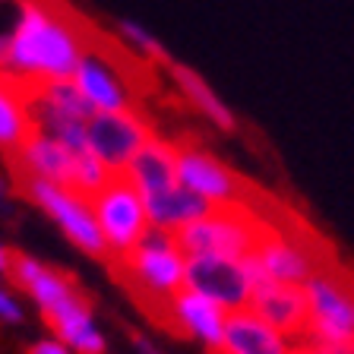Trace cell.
Masks as SVG:
<instances>
[{
  "label": "cell",
  "mask_w": 354,
  "mask_h": 354,
  "mask_svg": "<svg viewBox=\"0 0 354 354\" xmlns=\"http://www.w3.org/2000/svg\"><path fill=\"white\" fill-rule=\"evenodd\" d=\"M351 342H354V339H351Z\"/></svg>",
  "instance_id": "cell-33"
},
{
  "label": "cell",
  "mask_w": 354,
  "mask_h": 354,
  "mask_svg": "<svg viewBox=\"0 0 354 354\" xmlns=\"http://www.w3.org/2000/svg\"><path fill=\"white\" fill-rule=\"evenodd\" d=\"M32 133H35L32 88L0 73V152L10 158Z\"/></svg>",
  "instance_id": "cell-20"
},
{
  "label": "cell",
  "mask_w": 354,
  "mask_h": 354,
  "mask_svg": "<svg viewBox=\"0 0 354 354\" xmlns=\"http://www.w3.org/2000/svg\"><path fill=\"white\" fill-rule=\"evenodd\" d=\"M32 111H35V127L51 133L54 140L70 146L73 152H88V118L92 108L80 95L73 80H57L48 86L32 88Z\"/></svg>",
  "instance_id": "cell-8"
},
{
  "label": "cell",
  "mask_w": 354,
  "mask_h": 354,
  "mask_svg": "<svg viewBox=\"0 0 354 354\" xmlns=\"http://www.w3.org/2000/svg\"><path fill=\"white\" fill-rule=\"evenodd\" d=\"M307 291V332L304 342L329 345L354 339V281L335 269H319L304 281Z\"/></svg>",
  "instance_id": "cell-6"
},
{
  "label": "cell",
  "mask_w": 354,
  "mask_h": 354,
  "mask_svg": "<svg viewBox=\"0 0 354 354\" xmlns=\"http://www.w3.org/2000/svg\"><path fill=\"white\" fill-rule=\"evenodd\" d=\"M26 354H76V351L66 345V342H60L57 335H51V332H48V335H41V339L32 342Z\"/></svg>",
  "instance_id": "cell-26"
},
{
  "label": "cell",
  "mask_w": 354,
  "mask_h": 354,
  "mask_svg": "<svg viewBox=\"0 0 354 354\" xmlns=\"http://www.w3.org/2000/svg\"><path fill=\"white\" fill-rule=\"evenodd\" d=\"M124 174L130 177V184L142 196H152V193H162L168 187H174L177 184V142L155 133L152 140L133 155V162L127 165Z\"/></svg>",
  "instance_id": "cell-19"
},
{
  "label": "cell",
  "mask_w": 354,
  "mask_h": 354,
  "mask_svg": "<svg viewBox=\"0 0 354 354\" xmlns=\"http://www.w3.org/2000/svg\"><path fill=\"white\" fill-rule=\"evenodd\" d=\"M0 3H19V0H0Z\"/></svg>",
  "instance_id": "cell-32"
},
{
  "label": "cell",
  "mask_w": 354,
  "mask_h": 354,
  "mask_svg": "<svg viewBox=\"0 0 354 354\" xmlns=\"http://www.w3.org/2000/svg\"><path fill=\"white\" fill-rule=\"evenodd\" d=\"M88 152L102 158L114 174H124L133 155L140 152L155 136L149 118L140 108L108 111V114H92L88 118Z\"/></svg>",
  "instance_id": "cell-10"
},
{
  "label": "cell",
  "mask_w": 354,
  "mask_h": 354,
  "mask_svg": "<svg viewBox=\"0 0 354 354\" xmlns=\"http://www.w3.org/2000/svg\"><path fill=\"white\" fill-rule=\"evenodd\" d=\"M323 354H354V342H329V345H319Z\"/></svg>",
  "instance_id": "cell-27"
},
{
  "label": "cell",
  "mask_w": 354,
  "mask_h": 354,
  "mask_svg": "<svg viewBox=\"0 0 354 354\" xmlns=\"http://www.w3.org/2000/svg\"><path fill=\"white\" fill-rule=\"evenodd\" d=\"M88 199H92V209H95L98 231L108 243V257H127L152 231L146 199L130 184L127 174H111L108 184L102 190H95Z\"/></svg>",
  "instance_id": "cell-5"
},
{
  "label": "cell",
  "mask_w": 354,
  "mask_h": 354,
  "mask_svg": "<svg viewBox=\"0 0 354 354\" xmlns=\"http://www.w3.org/2000/svg\"><path fill=\"white\" fill-rule=\"evenodd\" d=\"M177 180L199 199H206L209 206H237L243 203V180L237 177L234 168L215 158L209 149L203 146H177Z\"/></svg>",
  "instance_id": "cell-11"
},
{
  "label": "cell",
  "mask_w": 354,
  "mask_h": 354,
  "mask_svg": "<svg viewBox=\"0 0 354 354\" xmlns=\"http://www.w3.org/2000/svg\"><path fill=\"white\" fill-rule=\"evenodd\" d=\"M250 259H253V266H257L259 281L269 279V281L304 285V281H310V275L323 269L317 253L310 250L307 243L285 234V231H272V228L263 231V237H259L257 250L250 253Z\"/></svg>",
  "instance_id": "cell-12"
},
{
  "label": "cell",
  "mask_w": 354,
  "mask_h": 354,
  "mask_svg": "<svg viewBox=\"0 0 354 354\" xmlns=\"http://www.w3.org/2000/svg\"><path fill=\"white\" fill-rule=\"evenodd\" d=\"M263 231V221L243 203H237V206L209 209L206 215L177 231V241L187 257H250Z\"/></svg>",
  "instance_id": "cell-3"
},
{
  "label": "cell",
  "mask_w": 354,
  "mask_h": 354,
  "mask_svg": "<svg viewBox=\"0 0 354 354\" xmlns=\"http://www.w3.org/2000/svg\"><path fill=\"white\" fill-rule=\"evenodd\" d=\"M250 307L295 342L304 339V332H307V291H304V285L263 279L257 285Z\"/></svg>",
  "instance_id": "cell-17"
},
{
  "label": "cell",
  "mask_w": 354,
  "mask_h": 354,
  "mask_svg": "<svg viewBox=\"0 0 354 354\" xmlns=\"http://www.w3.org/2000/svg\"><path fill=\"white\" fill-rule=\"evenodd\" d=\"M10 266H13V250H10L7 243L0 241V275H7Z\"/></svg>",
  "instance_id": "cell-29"
},
{
  "label": "cell",
  "mask_w": 354,
  "mask_h": 354,
  "mask_svg": "<svg viewBox=\"0 0 354 354\" xmlns=\"http://www.w3.org/2000/svg\"><path fill=\"white\" fill-rule=\"evenodd\" d=\"M22 193L32 206H38L48 218L60 228V234L73 243L86 257L102 259L108 257V243L95 221V209L86 193L66 184H51V180H22Z\"/></svg>",
  "instance_id": "cell-4"
},
{
  "label": "cell",
  "mask_w": 354,
  "mask_h": 354,
  "mask_svg": "<svg viewBox=\"0 0 354 354\" xmlns=\"http://www.w3.org/2000/svg\"><path fill=\"white\" fill-rule=\"evenodd\" d=\"M7 35L10 64L3 76H13L26 88L70 80L92 44L80 19L51 0H19Z\"/></svg>",
  "instance_id": "cell-1"
},
{
  "label": "cell",
  "mask_w": 354,
  "mask_h": 354,
  "mask_svg": "<svg viewBox=\"0 0 354 354\" xmlns=\"http://www.w3.org/2000/svg\"><path fill=\"white\" fill-rule=\"evenodd\" d=\"M10 187H13V184H10V177L3 174V171H0V203H3V199L10 196Z\"/></svg>",
  "instance_id": "cell-31"
},
{
  "label": "cell",
  "mask_w": 354,
  "mask_h": 354,
  "mask_svg": "<svg viewBox=\"0 0 354 354\" xmlns=\"http://www.w3.org/2000/svg\"><path fill=\"white\" fill-rule=\"evenodd\" d=\"M142 199H146L152 228L171 231V234H177L180 228H187L190 221H196L199 215H206L212 209L206 199H199L196 193H190L180 180L174 187H168V190L152 193V196H142Z\"/></svg>",
  "instance_id": "cell-22"
},
{
  "label": "cell",
  "mask_w": 354,
  "mask_h": 354,
  "mask_svg": "<svg viewBox=\"0 0 354 354\" xmlns=\"http://www.w3.org/2000/svg\"><path fill=\"white\" fill-rule=\"evenodd\" d=\"M295 339L275 329L253 307L231 310L221 342L212 354H291Z\"/></svg>",
  "instance_id": "cell-16"
},
{
  "label": "cell",
  "mask_w": 354,
  "mask_h": 354,
  "mask_svg": "<svg viewBox=\"0 0 354 354\" xmlns=\"http://www.w3.org/2000/svg\"><path fill=\"white\" fill-rule=\"evenodd\" d=\"M291 354H323L317 345H310V342H295V348H291Z\"/></svg>",
  "instance_id": "cell-30"
},
{
  "label": "cell",
  "mask_w": 354,
  "mask_h": 354,
  "mask_svg": "<svg viewBox=\"0 0 354 354\" xmlns=\"http://www.w3.org/2000/svg\"><path fill=\"white\" fill-rule=\"evenodd\" d=\"M7 279L16 285V291H22V295L35 304L41 319L48 313H54L57 307L70 304L76 295H82L80 285L66 272L41 263L38 257H29V253H13V266H10Z\"/></svg>",
  "instance_id": "cell-14"
},
{
  "label": "cell",
  "mask_w": 354,
  "mask_h": 354,
  "mask_svg": "<svg viewBox=\"0 0 354 354\" xmlns=\"http://www.w3.org/2000/svg\"><path fill=\"white\" fill-rule=\"evenodd\" d=\"M158 317L174 332H180L184 339L215 351L221 342V332H225V323H228V310L218 307V304L209 301V297L196 295V291H190V288H184V291H177V295L165 304Z\"/></svg>",
  "instance_id": "cell-15"
},
{
  "label": "cell",
  "mask_w": 354,
  "mask_h": 354,
  "mask_svg": "<svg viewBox=\"0 0 354 354\" xmlns=\"http://www.w3.org/2000/svg\"><path fill=\"white\" fill-rule=\"evenodd\" d=\"M118 38L130 54L136 57L149 60V64H158V60H168L165 57V44L152 35V29H146L142 22L136 19H120L118 22Z\"/></svg>",
  "instance_id": "cell-23"
},
{
  "label": "cell",
  "mask_w": 354,
  "mask_h": 354,
  "mask_svg": "<svg viewBox=\"0 0 354 354\" xmlns=\"http://www.w3.org/2000/svg\"><path fill=\"white\" fill-rule=\"evenodd\" d=\"M22 317H26V307H22L19 295H16L7 281H0V323L16 326V323H22Z\"/></svg>",
  "instance_id": "cell-25"
},
{
  "label": "cell",
  "mask_w": 354,
  "mask_h": 354,
  "mask_svg": "<svg viewBox=\"0 0 354 354\" xmlns=\"http://www.w3.org/2000/svg\"><path fill=\"white\" fill-rule=\"evenodd\" d=\"M70 80L76 82L80 95L86 98L92 114L136 108V92H133V82L127 80V70L118 64V57H114L108 48H102V44L95 41V38H92V44L86 48L80 66L73 70Z\"/></svg>",
  "instance_id": "cell-9"
},
{
  "label": "cell",
  "mask_w": 354,
  "mask_h": 354,
  "mask_svg": "<svg viewBox=\"0 0 354 354\" xmlns=\"http://www.w3.org/2000/svg\"><path fill=\"white\" fill-rule=\"evenodd\" d=\"M111 174H114V171H111L108 165L102 162V158H95L92 152H80L73 187H76L80 193H86V196H92L95 190H102V187L108 184V177H111Z\"/></svg>",
  "instance_id": "cell-24"
},
{
  "label": "cell",
  "mask_w": 354,
  "mask_h": 354,
  "mask_svg": "<svg viewBox=\"0 0 354 354\" xmlns=\"http://www.w3.org/2000/svg\"><path fill=\"white\" fill-rule=\"evenodd\" d=\"M48 332L57 335L60 342L73 348L76 354H104L108 351V339H104L102 323L95 319V310L86 301V295H76L70 304L57 307L54 313L44 317Z\"/></svg>",
  "instance_id": "cell-18"
},
{
  "label": "cell",
  "mask_w": 354,
  "mask_h": 354,
  "mask_svg": "<svg viewBox=\"0 0 354 354\" xmlns=\"http://www.w3.org/2000/svg\"><path fill=\"white\" fill-rule=\"evenodd\" d=\"M76 162H80V152H73L70 146H64L51 133L38 130V127L29 140L10 155V168H13L16 180H51V184L66 187H73Z\"/></svg>",
  "instance_id": "cell-13"
},
{
  "label": "cell",
  "mask_w": 354,
  "mask_h": 354,
  "mask_svg": "<svg viewBox=\"0 0 354 354\" xmlns=\"http://www.w3.org/2000/svg\"><path fill=\"white\" fill-rule=\"evenodd\" d=\"M259 272L250 257H190L187 259V288L215 301L218 307L243 310L253 304Z\"/></svg>",
  "instance_id": "cell-7"
},
{
  "label": "cell",
  "mask_w": 354,
  "mask_h": 354,
  "mask_svg": "<svg viewBox=\"0 0 354 354\" xmlns=\"http://www.w3.org/2000/svg\"><path fill=\"white\" fill-rule=\"evenodd\" d=\"M133 348L140 354H162V348L155 345L152 339H146V335H136V339H133Z\"/></svg>",
  "instance_id": "cell-28"
},
{
  "label": "cell",
  "mask_w": 354,
  "mask_h": 354,
  "mask_svg": "<svg viewBox=\"0 0 354 354\" xmlns=\"http://www.w3.org/2000/svg\"><path fill=\"white\" fill-rule=\"evenodd\" d=\"M187 259L190 257L177 234L152 228L127 257L118 259V272L149 310L162 313L165 304L187 288Z\"/></svg>",
  "instance_id": "cell-2"
},
{
  "label": "cell",
  "mask_w": 354,
  "mask_h": 354,
  "mask_svg": "<svg viewBox=\"0 0 354 354\" xmlns=\"http://www.w3.org/2000/svg\"><path fill=\"white\" fill-rule=\"evenodd\" d=\"M168 73H171L174 88L180 92V98L196 111L199 118L209 120V124L221 133H234V127H237L234 111L221 102V95L196 73V70H190V66H184V64H168Z\"/></svg>",
  "instance_id": "cell-21"
}]
</instances>
